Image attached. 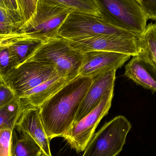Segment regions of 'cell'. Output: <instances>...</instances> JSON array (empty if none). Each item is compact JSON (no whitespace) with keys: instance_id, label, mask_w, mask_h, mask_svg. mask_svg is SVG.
<instances>
[{"instance_id":"cell-24","label":"cell","mask_w":156,"mask_h":156,"mask_svg":"<svg viewBox=\"0 0 156 156\" xmlns=\"http://www.w3.org/2000/svg\"><path fill=\"white\" fill-rule=\"evenodd\" d=\"M13 131L0 130V156H11Z\"/></svg>"},{"instance_id":"cell-7","label":"cell","mask_w":156,"mask_h":156,"mask_svg":"<svg viewBox=\"0 0 156 156\" xmlns=\"http://www.w3.org/2000/svg\"><path fill=\"white\" fill-rule=\"evenodd\" d=\"M139 35L102 34L80 40H67L73 48L83 53L107 51L135 57L138 55L140 51Z\"/></svg>"},{"instance_id":"cell-5","label":"cell","mask_w":156,"mask_h":156,"mask_svg":"<svg viewBox=\"0 0 156 156\" xmlns=\"http://www.w3.org/2000/svg\"><path fill=\"white\" fill-rule=\"evenodd\" d=\"M132 127L126 117L116 116L93 135L82 156H117L122 150Z\"/></svg>"},{"instance_id":"cell-21","label":"cell","mask_w":156,"mask_h":156,"mask_svg":"<svg viewBox=\"0 0 156 156\" xmlns=\"http://www.w3.org/2000/svg\"><path fill=\"white\" fill-rule=\"evenodd\" d=\"M20 27L10 14L0 7V34L7 35L19 33Z\"/></svg>"},{"instance_id":"cell-14","label":"cell","mask_w":156,"mask_h":156,"mask_svg":"<svg viewBox=\"0 0 156 156\" xmlns=\"http://www.w3.org/2000/svg\"><path fill=\"white\" fill-rule=\"evenodd\" d=\"M70 81L59 76L54 77L26 92L19 98L27 107H38Z\"/></svg>"},{"instance_id":"cell-20","label":"cell","mask_w":156,"mask_h":156,"mask_svg":"<svg viewBox=\"0 0 156 156\" xmlns=\"http://www.w3.org/2000/svg\"><path fill=\"white\" fill-rule=\"evenodd\" d=\"M13 37L0 47V80L2 81L16 67L9 46Z\"/></svg>"},{"instance_id":"cell-23","label":"cell","mask_w":156,"mask_h":156,"mask_svg":"<svg viewBox=\"0 0 156 156\" xmlns=\"http://www.w3.org/2000/svg\"><path fill=\"white\" fill-rule=\"evenodd\" d=\"M0 7L10 14L20 28L23 24L16 0H0Z\"/></svg>"},{"instance_id":"cell-18","label":"cell","mask_w":156,"mask_h":156,"mask_svg":"<svg viewBox=\"0 0 156 156\" xmlns=\"http://www.w3.org/2000/svg\"><path fill=\"white\" fill-rule=\"evenodd\" d=\"M43 153L34 140L22 136L18 139L15 129L13 131L11 156H41Z\"/></svg>"},{"instance_id":"cell-4","label":"cell","mask_w":156,"mask_h":156,"mask_svg":"<svg viewBox=\"0 0 156 156\" xmlns=\"http://www.w3.org/2000/svg\"><path fill=\"white\" fill-rule=\"evenodd\" d=\"M129 34H136L120 28L104 15L100 17L74 11L59 28L58 35L68 40H76L99 35Z\"/></svg>"},{"instance_id":"cell-25","label":"cell","mask_w":156,"mask_h":156,"mask_svg":"<svg viewBox=\"0 0 156 156\" xmlns=\"http://www.w3.org/2000/svg\"><path fill=\"white\" fill-rule=\"evenodd\" d=\"M17 96L12 90L0 80V108L14 100Z\"/></svg>"},{"instance_id":"cell-17","label":"cell","mask_w":156,"mask_h":156,"mask_svg":"<svg viewBox=\"0 0 156 156\" xmlns=\"http://www.w3.org/2000/svg\"><path fill=\"white\" fill-rule=\"evenodd\" d=\"M139 37L140 51L138 56L156 66V23L147 25Z\"/></svg>"},{"instance_id":"cell-6","label":"cell","mask_w":156,"mask_h":156,"mask_svg":"<svg viewBox=\"0 0 156 156\" xmlns=\"http://www.w3.org/2000/svg\"><path fill=\"white\" fill-rule=\"evenodd\" d=\"M102 13L122 29L137 34L146 27L148 16L135 0H97Z\"/></svg>"},{"instance_id":"cell-10","label":"cell","mask_w":156,"mask_h":156,"mask_svg":"<svg viewBox=\"0 0 156 156\" xmlns=\"http://www.w3.org/2000/svg\"><path fill=\"white\" fill-rule=\"evenodd\" d=\"M126 54L107 51H93L83 53L79 76L93 78L122 67L130 59Z\"/></svg>"},{"instance_id":"cell-22","label":"cell","mask_w":156,"mask_h":156,"mask_svg":"<svg viewBox=\"0 0 156 156\" xmlns=\"http://www.w3.org/2000/svg\"><path fill=\"white\" fill-rule=\"evenodd\" d=\"M23 23H25L34 14L38 0H16Z\"/></svg>"},{"instance_id":"cell-12","label":"cell","mask_w":156,"mask_h":156,"mask_svg":"<svg viewBox=\"0 0 156 156\" xmlns=\"http://www.w3.org/2000/svg\"><path fill=\"white\" fill-rule=\"evenodd\" d=\"M116 70H112L92 78V82L79 107L74 122L85 117L101 102L105 94L114 89Z\"/></svg>"},{"instance_id":"cell-13","label":"cell","mask_w":156,"mask_h":156,"mask_svg":"<svg viewBox=\"0 0 156 156\" xmlns=\"http://www.w3.org/2000/svg\"><path fill=\"white\" fill-rule=\"evenodd\" d=\"M125 76L145 89L156 92V66L139 56L126 66Z\"/></svg>"},{"instance_id":"cell-26","label":"cell","mask_w":156,"mask_h":156,"mask_svg":"<svg viewBox=\"0 0 156 156\" xmlns=\"http://www.w3.org/2000/svg\"><path fill=\"white\" fill-rule=\"evenodd\" d=\"M150 19L156 21V0H135Z\"/></svg>"},{"instance_id":"cell-11","label":"cell","mask_w":156,"mask_h":156,"mask_svg":"<svg viewBox=\"0 0 156 156\" xmlns=\"http://www.w3.org/2000/svg\"><path fill=\"white\" fill-rule=\"evenodd\" d=\"M15 129L22 137L34 140L47 156H52L50 142L40 119L38 107L26 108L16 125Z\"/></svg>"},{"instance_id":"cell-2","label":"cell","mask_w":156,"mask_h":156,"mask_svg":"<svg viewBox=\"0 0 156 156\" xmlns=\"http://www.w3.org/2000/svg\"><path fill=\"white\" fill-rule=\"evenodd\" d=\"M83 57V53L73 48L67 39L58 37L46 40L27 61L52 67L59 76L71 80L79 76Z\"/></svg>"},{"instance_id":"cell-19","label":"cell","mask_w":156,"mask_h":156,"mask_svg":"<svg viewBox=\"0 0 156 156\" xmlns=\"http://www.w3.org/2000/svg\"><path fill=\"white\" fill-rule=\"evenodd\" d=\"M73 9L75 12L102 16L101 9L97 0H54Z\"/></svg>"},{"instance_id":"cell-3","label":"cell","mask_w":156,"mask_h":156,"mask_svg":"<svg viewBox=\"0 0 156 156\" xmlns=\"http://www.w3.org/2000/svg\"><path fill=\"white\" fill-rule=\"evenodd\" d=\"M74 11L54 0H38L35 13L20 27L19 33L44 40L58 37L59 28Z\"/></svg>"},{"instance_id":"cell-8","label":"cell","mask_w":156,"mask_h":156,"mask_svg":"<svg viewBox=\"0 0 156 156\" xmlns=\"http://www.w3.org/2000/svg\"><path fill=\"white\" fill-rule=\"evenodd\" d=\"M113 95L114 89L107 91L99 105L85 117L73 123L68 132L63 136L76 152L84 151L99 123L108 114Z\"/></svg>"},{"instance_id":"cell-27","label":"cell","mask_w":156,"mask_h":156,"mask_svg":"<svg viewBox=\"0 0 156 156\" xmlns=\"http://www.w3.org/2000/svg\"><path fill=\"white\" fill-rule=\"evenodd\" d=\"M16 34H16L7 35L0 34V47L9 41L12 37L14 36Z\"/></svg>"},{"instance_id":"cell-28","label":"cell","mask_w":156,"mask_h":156,"mask_svg":"<svg viewBox=\"0 0 156 156\" xmlns=\"http://www.w3.org/2000/svg\"><path fill=\"white\" fill-rule=\"evenodd\" d=\"M41 156H47L45 154H44V153H43V154H42L41 155Z\"/></svg>"},{"instance_id":"cell-9","label":"cell","mask_w":156,"mask_h":156,"mask_svg":"<svg viewBox=\"0 0 156 156\" xmlns=\"http://www.w3.org/2000/svg\"><path fill=\"white\" fill-rule=\"evenodd\" d=\"M57 76H59L52 67L29 60L16 67L3 81L20 98L27 91Z\"/></svg>"},{"instance_id":"cell-15","label":"cell","mask_w":156,"mask_h":156,"mask_svg":"<svg viewBox=\"0 0 156 156\" xmlns=\"http://www.w3.org/2000/svg\"><path fill=\"white\" fill-rule=\"evenodd\" d=\"M45 41L27 34L17 33L9 44L16 66L27 61Z\"/></svg>"},{"instance_id":"cell-16","label":"cell","mask_w":156,"mask_h":156,"mask_svg":"<svg viewBox=\"0 0 156 156\" xmlns=\"http://www.w3.org/2000/svg\"><path fill=\"white\" fill-rule=\"evenodd\" d=\"M26 108L25 105L17 97L0 108V130H15L16 125Z\"/></svg>"},{"instance_id":"cell-1","label":"cell","mask_w":156,"mask_h":156,"mask_svg":"<svg viewBox=\"0 0 156 156\" xmlns=\"http://www.w3.org/2000/svg\"><path fill=\"white\" fill-rule=\"evenodd\" d=\"M92 81V78L78 76L38 107L49 141L63 137L69 131Z\"/></svg>"}]
</instances>
